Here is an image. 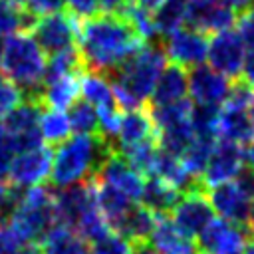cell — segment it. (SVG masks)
<instances>
[{"label": "cell", "instance_id": "1", "mask_svg": "<svg viewBox=\"0 0 254 254\" xmlns=\"http://www.w3.org/2000/svg\"><path fill=\"white\" fill-rule=\"evenodd\" d=\"M143 46L145 40L121 14H93L77 28V50L85 69L103 75L113 73Z\"/></svg>", "mask_w": 254, "mask_h": 254}, {"label": "cell", "instance_id": "2", "mask_svg": "<svg viewBox=\"0 0 254 254\" xmlns=\"http://www.w3.org/2000/svg\"><path fill=\"white\" fill-rule=\"evenodd\" d=\"M165 64V50H161L157 44H147L113 73H109L107 77L111 81L117 105L125 111L143 109L155 91Z\"/></svg>", "mask_w": 254, "mask_h": 254}, {"label": "cell", "instance_id": "3", "mask_svg": "<svg viewBox=\"0 0 254 254\" xmlns=\"http://www.w3.org/2000/svg\"><path fill=\"white\" fill-rule=\"evenodd\" d=\"M115 147L101 135H73L60 143L52 155L50 183L56 189H65L91 181L103 159Z\"/></svg>", "mask_w": 254, "mask_h": 254}, {"label": "cell", "instance_id": "4", "mask_svg": "<svg viewBox=\"0 0 254 254\" xmlns=\"http://www.w3.org/2000/svg\"><path fill=\"white\" fill-rule=\"evenodd\" d=\"M0 65L22 89L24 97L40 99L46 77V58L44 50L28 32H16L2 42Z\"/></svg>", "mask_w": 254, "mask_h": 254}, {"label": "cell", "instance_id": "5", "mask_svg": "<svg viewBox=\"0 0 254 254\" xmlns=\"http://www.w3.org/2000/svg\"><path fill=\"white\" fill-rule=\"evenodd\" d=\"M26 244L40 242L46 232L58 224L54 190L48 187L18 189V198L8 222Z\"/></svg>", "mask_w": 254, "mask_h": 254}, {"label": "cell", "instance_id": "6", "mask_svg": "<svg viewBox=\"0 0 254 254\" xmlns=\"http://www.w3.org/2000/svg\"><path fill=\"white\" fill-rule=\"evenodd\" d=\"M244 165H246L244 147L238 143L226 141V139H218L210 153V159L204 167V173L200 177L202 189L206 190L210 187L234 181L244 171Z\"/></svg>", "mask_w": 254, "mask_h": 254}, {"label": "cell", "instance_id": "7", "mask_svg": "<svg viewBox=\"0 0 254 254\" xmlns=\"http://www.w3.org/2000/svg\"><path fill=\"white\" fill-rule=\"evenodd\" d=\"M77 28L79 24L75 22V16L69 12H56L48 14L36 20L32 26V38L38 42V46L52 54H58L62 50H67L75 44L77 40Z\"/></svg>", "mask_w": 254, "mask_h": 254}, {"label": "cell", "instance_id": "8", "mask_svg": "<svg viewBox=\"0 0 254 254\" xmlns=\"http://www.w3.org/2000/svg\"><path fill=\"white\" fill-rule=\"evenodd\" d=\"M252 234L248 226L212 218L198 236V250L200 254H242Z\"/></svg>", "mask_w": 254, "mask_h": 254}, {"label": "cell", "instance_id": "9", "mask_svg": "<svg viewBox=\"0 0 254 254\" xmlns=\"http://www.w3.org/2000/svg\"><path fill=\"white\" fill-rule=\"evenodd\" d=\"M173 222L189 236L198 238L200 232L208 226V222L214 218V208L206 196L204 189H192L181 194L179 202L171 210Z\"/></svg>", "mask_w": 254, "mask_h": 254}, {"label": "cell", "instance_id": "10", "mask_svg": "<svg viewBox=\"0 0 254 254\" xmlns=\"http://www.w3.org/2000/svg\"><path fill=\"white\" fill-rule=\"evenodd\" d=\"M143 177L145 175H141L119 151L113 149L103 159V163L99 165V169H97L93 179L117 189L119 192H123L131 200H141L143 187H145V179Z\"/></svg>", "mask_w": 254, "mask_h": 254}, {"label": "cell", "instance_id": "11", "mask_svg": "<svg viewBox=\"0 0 254 254\" xmlns=\"http://www.w3.org/2000/svg\"><path fill=\"white\" fill-rule=\"evenodd\" d=\"M206 60L210 67L220 71L226 77H238L244 69L246 62V46L242 44L240 36L232 30H222L212 36L208 42Z\"/></svg>", "mask_w": 254, "mask_h": 254}, {"label": "cell", "instance_id": "12", "mask_svg": "<svg viewBox=\"0 0 254 254\" xmlns=\"http://www.w3.org/2000/svg\"><path fill=\"white\" fill-rule=\"evenodd\" d=\"M52 155L54 153L46 145L18 153L10 167V175H8L10 185L16 189H30L42 185L46 179H50Z\"/></svg>", "mask_w": 254, "mask_h": 254}, {"label": "cell", "instance_id": "13", "mask_svg": "<svg viewBox=\"0 0 254 254\" xmlns=\"http://www.w3.org/2000/svg\"><path fill=\"white\" fill-rule=\"evenodd\" d=\"M204 36L206 34L194 28H181L165 38V56L181 67L192 69L196 65H202L208 54V42Z\"/></svg>", "mask_w": 254, "mask_h": 254}, {"label": "cell", "instance_id": "14", "mask_svg": "<svg viewBox=\"0 0 254 254\" xmlns=\"http://www.w3.org/2000/svg\"><path fill=\"white\" fill-rule=\"evenodd\" d=\"M206 196L214 208V214H220L228 222L248 226L252 198L244 192V189L236 181H228L206 189Z\"/></svg>", "mask_w": 254, "mask_h": 254}, {"label": "cell", "instance_id": "15", "mask_svg": "<svg viewBox=\"0 0 254 254\" xmlns=\"http://www.w3.org/2000/svg\"><path fill=\"white\" fill-rule=\"evenodd\" d=\"M187 24L202 34H218L230 30L236 12L224 0H187Z\"/></svg>", "mask_w": 254, "mask_h": 254}, {"label": "cell", "instance_id": "16", "mask_svg": "<svg viewBox=\"0 0 254 254\" xmlns=\"http://www.w3.org/2000/svg\"><path fill=\"white\" fill-rule=\"evenodd\" d=\"M230 81L214 67L196 65L189 71V95L196 105H214L226 101L230 93Z\"/></svg>", "mask_w": 254, "mask_h": 254}, {"label": "cell", "instance_id": "17", "mask_svg": "<svg viewBox=\"0 0 254 254\" xmlns=\"http://www.w3.org/2000/svg\"><path fill=\"white\" fill-rule=\"evenodd\" d=\"M149 244L157 254H200L198 242L192 236L185 234L173 222V218H167V216L157 218Z\"/></svg>", "mask_w": 254, "mask_h": 254}, {"label": "cell", "instance_id": "18", "mask_svg": "<svg viewBox=\"0 0 254 254\" xmlns=\"http://www.w3.org/2000/svg\"><path fill=\"white\" fill-rule=\"evenodd\" d=\"M153 139H157V127L153 123L151 113L145 107L131 109L121 119V127L115 139V151H125Z\"/></svg>", "mask_w": 254, "mask_h": 254}, {"label": "cell", "instance_id": "19", "mask_svg": "<svg viewBox=\"0 0 254 254\" xmlns=\"http://www.w3.org/2000/svg\"><path fill=\"white\" fill-rule=\"evenodd\" d=\"M218 137L238 143V145H250L254 141V121L244 107H234L224 103V107L218 111Z\"/></svg>", "mask_w": 254, "mask_h": 254}, {"label": "cell", "instance_id": "20", "mask_svg": "<svg viewBox=\"0 0 254 254\" xmlns=\"http://www.w3.org/2000/svg\"><path fill=\"white\" fill-rule=\"evenodd\" d=\"M187 93H189L187 67L171 64V65H165V69L161 71L157 85H155V91L151 95V101H153V107L169 105V103H177V101L185 99Z\"/></svg>", "mask_w": 254, "mask_h": 254}, {"label": "cell", "instance_id": "21", "mask_svg": "<svg viewBox=\"0 0 254 254\" xmlns=\"http://www.w3.org/2000/svg\"><path fill=\"white\" fill-rule=\"evenodd\" d=\"M42 254H91L87 240L71 226L54 224L40 240Z\"/></svg>", "mask_w": 254, "mask_h": 254}, {"label": "cell", "instance_id": "22", "mask_svg": "<svg viewBox=\"0 0 254 254\" xmlns=\"http://www.w3.org/2000/svg\"><path fill=\"white\" fill-rule=\"evenodd\" d=\"M157 218L159 216L153 210H149L147 206L133 204L115 230L119 234H123L127 240H131L133 244H143V242H149L151 232L157 224Z\"/></svg>", "mask_w": 254, "mask_h": 254}, {"label": "cell", "instance_id": "23", "mask_svg": "<svg viewBox=\"0 0 254 254\" xmlns=\"http://www.w3.org/2000/svg\"><path fill=\"white\" fill-rule=\"evenodd\" d=\"M93 181V189H95V200H97V206L101 210V214L105 216L107 224L117 228L119 222L123 220V216L127 214V210L133 206V200L127 198L123 192H119L117 189L101 183V181Z\"/></svg>", "mask_w": 254, "mask_h": 254}, {"label": "cell", "instance_id": "24", "mask_svg": "<svg viewBox=\"0 0 254 254\" xmlns=\"http://www.w3.org/2000/svg\"><path fill=\"white\" fill-rule=\"evenodd\" d=\"M179 198H181V192L175 187H171L169 183H165L157 177H149L145 181L141 204L147 206L149 210H153L157 216H165L169 210H173V206L179 202Z\"/></svg>", "mask_w": 254, "mask_h": 254}, {"label": "cell", "instance_id": "25", "mask_svg": "<svg viewBox=\"0 0 254 254\" xmlns=\"http://www.w3.org/2000/svg\"><path fill=\"white\" fill-rule=\"evenodd\" d=\"M77 95H79V75H65V77L44 83L40 101L44 103V107L64 111L75 103Z\"/></svg>", "mask_w": 254, "mask_h": 254}, {"label": "cell", "instance_id": "26", "mask_svg": "<svg viewBox=\"0 0 254 254\" xmlns=\"http://www.w3.org/2000/svg\"><path fill=\"white\" fill-rule=\"evenodd\" d=\"M79 93H81L83 101L91 103L95 109L117 103L109 77L103 73H97V71L85 69L79 73Z\"/></svg>", "mask_w": 254, "mask_h": 254}, {"label": "cell", "instance_id": "27", "mask_svg": "<svg viewBox=\"0 0 254 254\" xmlns=\"http://www.w3.org/2000/svg\"><path fill=\"white\" fill-rule=\"evenodd\" d=\"M44 111V103L40 99H32V97H24V101L12 109L6 115V127L10 129L12 135H22V133H30L40 129V117Z\"/></svg>", "mask_w": 254, "mask_h": 254}, {"label": "cell", "instance_id": "28", "mask_svg": "<svg viewBox=\"0 0 254 254\" xmlns=\"http://www.w3.org/2000/svg\"><path fill=\"white\" fill-rule=\"evenodd\" d=\"M187 0H165L153 12V24L159 36H171L173 32L181 30L187 24Z\"/></svg>", "mask_w": 254, "mask_h": 254}, {"label": "cell", "instance_id": "29", "mask_svg": "<svg viewBox=\"0 0 254 254\" xmlns=\"http://www.w3.org/2000/svg\"><path fill=\"white\" fill-rule=\"evenodd\" d=\"M81 67H85L83 64V58L79 54L77 48H67V50H62L58 54H52L50 60L46 62V77H44V83L48 81H54V79H60V77H65V75H79L81 73Z\"/></svg>", "mask_w": 254, "mask_h": 254}, {"label": "cell", "instance_id": "30", "mask_svg": "<svg viewBox=\"0 0 254 254\" xmlns=\"http://www.w3.org/2000/svg\"><path fill=\"white\" fill-rule=\"evenodd\" d=\"M36 20L38 18L24 6H16L6 0H0V38H8L16 32L32 30Z\"/></svg>", "mask_w": 254, "mask_h": 254}, {"label": "cell", "instance_id": "31", "mask_svg": "<svg viewBox=\"0 0 254 254\" xmlns=\"http://www.w3.org/2000/svg\"><path fill=\"white\" fill-rule=\"evenodd\" d=\"M40 133H42V139L50 145H60L65 139H69L71 125H69L67 113L52 107L44 109L40 117Z\"/></svg>", "mask_w": 254, "mask_h": 254}, {"label": "cell", "instance_id": "32", "mask_svg": "<svg viewBox=\"0 0 254 254\" xmlns=\"http://www.w3.org/2000/svg\"><path fill=\"white\" fill-rule=\"evenodd\" d=\"M69 125L75 135H93L97 133V109L87 101H75L69 107Z\"/></svg>", "mask_w": 254, "mask_h": 254}, {"label": "cell", "instance_id": "33", "mask_svg": "<svg viewBox=\"0 0 254 254\" xmlns=\"http://www.w3.org/2000/svg\"><path fill=\"white\" fill-rule=\"evenodd\" d=\"M133 242L119 232H107L91 242V254H133Z\"/></svg>", "mask_w": 254, "mask_h": 254}, {"label": "cell", "instance_id": "34", "mask_svg": "<svg viewBox=\"0 0 254 254\" xmlns=\"http://www.w3.org/2000/svg\"><path fill=\"white\" fill-rule=\"evenodd\" d=\"M24 101L22 89L6 75L0 71V119L6 117L12 109H16Z\"/></svg>", "mask_w": 254, "mask_h": 254}, {"label": "cell", "instance_id": "35", "mask_svg": "<svg viewBox=\"0 0 254 254\" xmlns=\"http://www.w3.org/2000/svg\"><path fill=\"white\" fill-rule=\"evenodd\" d=\"M18 155L16 145H14V137L10 133V129L6 127V123H0V181H6L10 175V167L14 157Z\"/></svg>", "mask_w": 254, "mask_h": 254}, {"label": "cell", "instance_id": "36", "mask_svg": "<svg viewBox=\"0 0 254 254\" xmlns=\"http://www.w3.org/2000/svg\"><path fill=\"white\" fill-rule=\"evenodd\" d=\"M224 103L234 105V107H244V109H248V107H252V103H254V89H252L244 79H236V81L230 85V93H228V97H226Z\"/></svg>", "mask_w": 254, "mask_h": 254}, {"label": "cell", "instance_id": "37", "mask_svg": "<svg viewBox=\"0 0 254 254\" xmlns=\"http://www.w3.org/2000/svg\"><path fill=\"white\" fill-rule=\"evenodd\" d=\"M24 246L26 242L10 224H0V254H16Z\"/></svg>", "mask_w": 254, "mask_h": 254}, {"label": "cell", "instance_id": "38", "mask_svg": "<svg viewBox=\"0 0 254 254\" xmlns=\"http://www.w3.org/2000/svg\"><path fill=\"white\" fill-rule=\"evenodd\" d=\"M236 28H238V36H240V40H242V44L250 50V52H254V10H246V12H242L240 16H238V20H236Z\"/></svg>", "mask_w": 254, "mask_h": 254}, {"label": "cell", "instance_id": "39", "mask_svg": "<svg viewBox=\"0 0 254 254\" xmlns=\"http://www.w3.org/2000/svg\"><path fill=\"white\" fill-rule=\"evenodd\" d=\"M64 6H65V0H26L24 2V8L30 10L36 18L62 12Z\"/></svg>", "mask_w": 254, "mask_h": 254}, {"label": "cell", "instance_id": "40", "mask_svg": "<svg viewBox=\"0 0 254 254\" xmlns=\"http://www.w3.org/2000/svg\"><path fill=\"white\" fill-rule=\"evenodd\" d=\"M16 198H18V189L0 181V224H4L6 216L12 214Z\"/></svg>", "mask_w": 254, "mask_h": 254}, {"label": "cell", "instance_id": "41", "mask_svg": "<svg viewBox=\"0 0 254 254\" xmlns=\"http://www.w3.org/2000/svg\"><path fill=\"white\" fill-rule=\"evenodd\" d=\"M65 4L71 10V14L81 20H85L97 12V0H65Z\"/></svg>", "mask_w": 254, "mask_h": 254}, {"label": "cell", "instance_id": "42", "mask_svg": "<svg viewBox=\"0 0 254 254\" xmlns=\"http://www.w3.org/2000/svg\"><path fill=\"white\" fill-rule=\"evenodd\" d=\"M125 2L127 0H97V10H101V14H117Z\"/></svg>", "mask_w": 254, "mask_h": 254}, {"label": "cell", "instance_id": "43", "mask_svg": "<svg viewBox=\"0 0 254 254\" xmlns=\"http://www.w3.org/2000/svg\"><path fill=\"white\" fill-rule=\"evenodd\" d=\"M242 73H244V81L254 89V52L246 54V62H244Z\"/></svg>", "mask_w": 254, "mask_h": 254}, {"label": "cell", "instance_id": "44", "mask_svg": "<svg viewBox=\"0 0 254 254\" xmlns=\"http://www.w3.org/2000/svg\"><path fill=\"white\" fill-rule=\"evenodd\" d=\"M224 2H226L234 12H240V14H242V12H246V10L250 8V4H252L254 0H224Z\"/></svg>", "mask_w": 254, "mask_h": 254}, {"label": "cell", "instance_id": "45", "mask_svg": "<svg viewBox=\"0 0 254 254\" xmlns=\"http://www.w3.org/2000/svg\"><path fill=\"white\" fill-rule=\"evenodd\" d=\"M135 2H137L141 8H145V10H149V12H155L165 0H135Z\"/></svg>", "mask_w": 254, "mask_h": 254}, {"label": "cell", "instance_id": "46", "mask_svg": "<svg viewBox=\"0 0 254 254\" xmlns=\"http://www.w3.org/2000/svg\"><path fill=\"white\" fill-rule=\"evenodd\" d=\"M133 254H157L153 250V246L149 242H143V244H135L133 246Z\"/></svg>", "mask_w": 254, "mask_h": 254}, {"label": "cell", "instance_id": "47", "mask_svg": "<svg viewBox=\"0 0 254 254\" xmlns=\"http://www.w3.org/2000/svg\"><path fill=\"white\" fill-rule=\"evenodd\" d=\"M246 167L250 169V171H254V141L248 145V149H246Z\"/></svg>", "mask_w": 254, "mask_h": 254}, {"label": "cell", "instance_id": "48", "mask_svg": "<svg viewBox=\"0 0 254 254\" xmlns=\"http://www.w3.org/2000/svg\"><path fill=\"white\" fill-rule=\"evenodd\" d=\"M16 254H42V250H40V246H34V244H26L20 252H16Z\"/></svg>", "mask_w": 254, "mask_h": 254}, {"label": "cell", "instance_id": "49", "mask_svg": "<svg viewBox=\"0 0 254 254\" xmlns=\"http://www.w3.org/2000/svg\"><path fill=\"white\" fill-rule=\"evenodd\" d=\"M248 230H250V234L254 236V200H252V206H250V218H248Z\"/></svg>", "mask_w": 254, "mask_h": 254}, {"label": "cell", "instance_id": "50", "mask_svg": "<svg viewBox=\"0 0 254 254\" xmlns=\"http://www.w3.org/2000/svg\"><path fill=\"white\" fill-rule=\"evenodd\" d=\"M242 254H254V240L248 242V246H246V250H244Z\"/></svg>", "mask_w": 254, "mask_h": 254}, {"label": "cell", "instance_id": "51", "mask_svg": "<svg viewBox=\"0 0 254 254\" xmlns=\"http://www.w3.org/2000/svg\"><path fill=\"white\" fill-rule=\"evenodd\" d=\"M250 117H252V121H254V103H252V107H250Z\"/></svg>", "mask_w": 254, "mask_h": 254}, {"label": "cell", "instance_id": "52", "mask_svg": "<svg viewBox=\"0 0 254 254\" xmlns=\"http://www.w3.org/2000/svg\"><path fill=\"white\" fill-rule=\"evenodd\" d=\"M0 54H2V44H0Z\"/></svg>", "mask_w": 254, "mask_h": 254}]
</instances>
